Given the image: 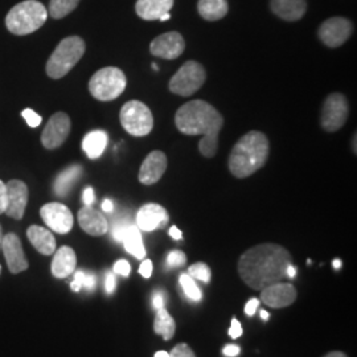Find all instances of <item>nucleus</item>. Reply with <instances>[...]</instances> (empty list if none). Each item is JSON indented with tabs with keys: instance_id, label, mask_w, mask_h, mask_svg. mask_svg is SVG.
I'll return each mask as SVG.
<instances>
[{
	"instance_id": "22",
	"label": "nucleus",
	"mask_w": 357,
	"mask_h": 357,
	"mask_svg": "<svg viewBox=\"0 0 357 357\" xmlns=\"http://www.w3.org/2000/svg\"><path fill=\"white\" fill-rule=\"evenodd\" d=\"M174 0H138L135 11L143 20H159L165 13H169Z\"/></svg>"
},
{
	"instance_id": "25",
	"label": "nucleus",
	"mask_w": 357,
	"mask_h": 357,
	"mask_svg": "<svg viewBox=\"0 0 357 357\" xmlns=\"http://www.w3.org/2000/svg\"><path fill=\"white\" fill-rule=\"evenodd\" d=\"M197 11L204 20L217 22L227 16L228 1L227 0H199Z\"/></svg>"
},
{
	"instance_id": "37",
	"label": "nucleus",
	"mask_w": 357,
	"mask_h": 357,
	"mask_svg": "<svg viewBox=\"0 0 357 357\" xmlns=\"http://www.w3.org/2000/svg\"><path fill=\"white\" fill-rule=\"evenodd\" d=\"M7 209V185L0 180V215L6 213Z\"/></svg>"
},
{
	"instance_id": "24",
	"label": "nucleus",
	"mask_w": 357,
	"mask_h": 357,
	"mask_svg": "<svg viewBox=\"0 0 357 357\" xmlns=\"http://www.w3.org/2000/svg\"><path fill=\"white\" fill-rule=\"evenodd\" d=\"M109 142L107 134L102 130H94L82 141V150L88 155L89 159H98L102 155Z\"/></svg>"
},
{
	"instance_id": "17",
	"label": "nucleus",
	"mask_w": 357,
	"mask_h": 357,
	"mask_svg": "<svg viewBox=\"0 0 357 357\" xmlns=\"http://www.w3.org/2000/svg\"><path fill=\"white\" fill-rule=\"evenodd\" d=\"M168 212L159 204L143 205L138 211L137 215V227L139 230L144 231H153L156 229H162L168 224Z\"/></svg>"
},
{
	"instance_id": "2",
	"label": "nucleus",
	"mask_w": 357,
	"mask_h": 357,
	"mask_svg": "<svg viewBox=\"0 0 357 357\" xmlns=\"http://www.w3.org/2000/svg\"><path fill=\"white\" fill-rule=\"evenodd\" d=\"M175 123L185 135H203L199 150L205 158H213L218 149V135L224 126V116L211 103L195 100L178 107Z\"/></svg>"
},
{
	"instance_id": "28",
	"label": "nucleus",
	"mask_w": 357,
	"mask_h": 357,
	"mask_svg": "<svg viewBox=\"0 0 357 357\" xmlns=\"http://www.w3.org/2000/svg\"><path fill=\"white\" fill-rule=\"evenodd\" d=\"M153 330L158 335L163 336L165 340H169V339L174 337L175 330H176L175 320L172 319V317L168 314V311L165 308L158 310L156 318L153 321Z\"/></svg>"
},
{
	"instance_id": "53",
	"label": "nucleus",
	"mask_w": 357,
	"mask_h": 357,
	"mask_svg": "<svg viewBox=\"0 0 357 357\" xmlns=\"http://www.w3.org/2000/svg\"><path fill=\"white\" fill-rule=\"evenodd\" d=\"M169 17H171V16H169V13H165L159 20H160V22H167V20H169Z\"/></svg>"
},
{
	"instance_id": "45",
	"label": "nucleus",
	"mask_w": 357,
	"mask_h": 357,
	"mask_svg": "<svg viewBox=\"0 0 357 357\" xmlns=\"http://www.w3.org/2000/svg\"><path fill=\"white\" fill-rule=\"evenodd\" d=\"M222 352H224V355H227V356H237V355L240 354V347H238V345H227Z\"/></svg>"
},
{
	"instance_id": "23",
	"label": "nucleus",
	"mask_w": 357,
	"mask_h": 357,
	"mask_svg": "<svg viewBox=\"0 0 357 357\" xmlns=\"http://www.w3.org/2000/svg\"><path fill=\"white\" fill-rule=\"evenodd\" d=\"M26 236L38 253L51 255L56 252V240L51 230L45 229L38 225H32L26 230Z\"/></svg>"
},
{
	"instance_id": "44",
	"label": "nucleus",
	"mask_w": 357,
	"mask_h": 357,
	"mask_svg": "<svg viewBox=\"0 0 357 357\" xmlns=\"http://www.w3.org/2000/svg\"><path fill=\"white\" fill-rule=\"evenodd\" d=\"M153 306L155 310L165 308V295H163V294L158 293L153 295Z\"/></svg>"
},
{
	"instance_id": "50",
	"label": "nucleus",
	"mask_w": 357,
	"mask_h": 357,
	"mask_svg": "<svg viewBox=\"0 0 357 357\" xmlns=\"http://www.w3.org/2000/svg\"><path fill=\"white\" fill-rule=\"evenodd\" d=\"M155 357H171L169 356V354H167L165 351H159V352H156L155 354Z\"/></svg>"
},
{
	"instance_id": "43",
	"label": "nucleus",
	"mask_w": 357,
	"mask_h": 357,
	"mask_svg": "<svg viewBox=\"0 0 357 357\" xmlns=\"http://www.w3.org/2000/svg\"><path fill=\"white\" fill-rule=\"evenodd\" d=\"M258 305H259V301H258V299H250V301L246 303V306H245V312H246V315L253 317L255 311H257V307H258Z\"/></svg>"
},
{
	"instance_id": "20",
	"label": "nucleus",
	"mask_w": 357,
	"mask_h": 357,
	"mask_svg": "<svg viewBox=\"0 0 357 357\" xmlns=\"http://www.w3.org/2000/svg\"><path fill=\"white\" fill-rule=\"evenodd\" d=\"M274 15L286 22H296L307 13V0H270Z\"/></svg>"
},
{
	"instance_id": "46",
	"label": "nucleus",
	"mask_w": 357,
	"mask_h": 357,
	"mask_svg": "<svg viewBox=\"0 0 357 357\" xmlns=\"http://www.w3.org/2000/svg\"><path fill=\"white\" fill-rule=\"evenodd\" d=\"M169 236H171L174 240H181L183 233L178 229V227L174 225V227L169 229Z\"/></svg>"
},
{
	"instance_id": "12",
	"label": "nucleus",
	"mask_w": 357,
	"mask_h": 357,
	"mask_svg": "<svg viewBox=\"0 0 357 357\" xmlns=\"http://www.w3.org/2000/svg\"><path fill=\"white\" fill-rule=\"evenodd\" d=\"M40 215L43 217L44 222L51 228L53 231L66 234L73 228V215L70 209L60 203H50L45 204L40 209Z\"/></svg>"
},
{
	"instance_id": "9",
	"label": "nucleus",
	"mask_w": 357,
	"mask_h": 357,
	"mask_svg": "<svg viewBox=\"0 0 357 357\" xmlns=\"http://www.w3.org/2000/svg\"><path fill=\"white\" fill-rule=\"evenodd\" d=\"M349 115V103L345 96L340 93H332L321 107L320 123L327 132H336L343 128Z\"/></svg>"
},
{
	"instance_id": "48",
	"label": "nucleus",
	"mask_w": 357,
	"mask_h": 357,
	"mask_svg": "<svg viewBox=\"0 0 357 357\" xmlns=\"http://www.w3.org/2000/svg\"><path fill=\"white\" fill-rule=\"evenodd\" d=\"M296 275V268H294L293 265L290 264L287 268H286V277L289 278H294Z\"/></svg>"
},
{
	"instance_id": "55",
	"label": "nucleus",
	"mask_w": 357,
	"mask_h": 357,
	"mask_svg": "<svg viewBox=\"0 0 357 357\" xmlns=\"http://www.w3.org/2000/svg\"><path fill=\"white\" fill-rule=\"evenodd\" d=\"M0 270H1V268H0Z\"/></svg>"
},
{
	"instance_id": "14",
	"label": "nucleus",
	"mask_w": 357,
	"mask_h": 357,
	"mask_svg": "<svg viewBox=\"0 0 357 357\" xmlns=\"http://www.w3.org/2000/svg\"><path fill=\"white\" fill-rule=\"evenodd\" d=\"M1 249L11 273L19 274L28 268L29 265L22 246V241L15 233H8L3 237Z\"/></svg>"
},
{
	"instance_id": "5",
	"label": "nucleus",
	"mask_w": 357,
	"mask_h": 357,
	"mask_svg": "<svg viewBox=\"0 0 357 357\" xmlns=\"http://www.w3.org/2000/svg\"><path fill=\"white\" fill-rule=\"evenodd\" d=\"M85 51L86 44L79 36L65 38L53 51L47 63V75L52 79H60L66 76L82 59Z\"/></svg>"
},
{
	"instance_id": "16",
	"label": "nucleus",
	"mask_w": 357,
	"mask_h": 357,
	"mask_svg": "<svg viewBox=\"0 0 357 357\" xmlns=\"http://www.w3.org/2000/svg\"><path fill=\"white\" fill-rule=\"evenodd\" d=\"M167 156L162 151H153L146 156L142 163L138 178L144 185H153L158 183L166 172Z\"/></svg>"
},
{
	"instance_id": "33",
	"label": "nucleus",
	"mask_w": 357,
	"mask_h": 357,
	"mask_svg": "<svg viewBox=\"0 0 357 357\" xmlns=\"http://www.w3.org/2000/svg\"><path fill=\"white\" fill-rule=\"evenodd\" d=\"M130 224H131V222H128V218H122V220H119V221H115L114 225H113V230H112L115 241L122 243L123 234H125V231L128 229V227Z\"/></svg>"
},
{
	"instance_id": "7",
	"label": "nucleus",
	"mask_w": 357,
	"mask_h": 357,
	"mask_svg": "<svg viewBox=\"0 0 357 357\" xmlns=\"http://www.w3.org/2000/svg\"><path fill=\"white\" fill-rule=\"evenodd\" d=\"M122 128L134 137H146L153 128V116L147 105L141 101H128L119 113Z\"/></svg>"
},
{
	"instance_id": "6",
	"label": "nucleus",
	"mask_w": 357,
	"mask_h": 357,
	"mask_svg": "<svg viewBox=\"0 0 357 357\" xmlns=\"http://www.w3.org/2000/svg\"><path fill=\"white\" fill-rule=\"evenodd\" d=\"M128 85L125 73L115 66H106L96 72L90 78V94L102 102L116 100Z\"/></svg>"
},
{
	"instance_id": "51",
	"label": "nucleus",
	"mask_w": 357,
	"mask_h": 357,
	"mask_svg": "<svg viewBox=\"0 0 357 357\" xmlns=\"http://www.w3.org/2000/svg\"><path fill=\"white\" fill-rule=\"evenodd\" d=\"M332 265H333V268H342V261H340V259H335Z\"/></svg>"
},
{
	"instance_id": "39",
	"label": "nucleus",
	"mask_w": 357,
	"mask_h": 357,
	"mask_svg": "<svg viewBox=\"0 0 357 357\" xmlns=\"http://www.w3.org/2000/svg\"><path fill=\"white\" fill-rule=\"evenodd\" d=\"M96 284H97V278H96V275L94 274H90V273H85V275H84V282H82V287H85L86 290H94V287H96Z\"/></svg>"
},
{
	"instance_id": "13",
	"label": "nucleus",
	"mask_w": 357,
	"mask_h": 357,
	"mask_svg": "<svg viewBox=\"0 0 357 357\" xmlns=\"http://www.w3.org/2000/svg\"><path fill=\"white\" fill-rule=\"evenodd\" d=\"M185 50L184 38L178 32H167L153 38L150 44V52L155 57L165 60H175Z\"/></svg>"
},
{
	"instance_id": "19",
	"label": "nucleus",
	"mask_w": 357,
	"mask_h": 357,
	"mask_svg": "<svg viewBox=\"0 0 357 357\" xmlns=\"http://www.w3.org/2000/svg\"><path fill=\"white\" fill-rule=\"evenodd\" d=\"M78 222L84 231L94 237L103 236L109 229L107 220L103 217L101 212L93 209L91 206H84L78 212Z\"/></svg>"
},
{
	"instance_id": "1",
	"label": "nucleus",
	"mask_w": 357,
	"mask_h": 357,
	"mask_svg": "<svg viewBox=\"0 0 357 357\" xmlns=\"http://www.w3.org/2000/svg\"><path fill=\"white\" fill-rule=\"evenodd\" d=\"M291 255L277 243H261L246 250L238 261L243 281L255 290H262L286 277Z\"/></svg>"
},
{
	"instance_id": "3",
	"label": "nucleus",
	"mask_w": 357,
	"mask_h": 357,
	"mask_svg": "<svg viewBox=\"0 0 357 357\" xmlns=\"http://www.w3.org/2000/svg\"><path fill=\"white\" fill-rule=\"evenodd\" d=\"M268 137L261 131H249L237 142L229 155L230 172L236 178L252 176L266 165L268 158Z\"/></svg>"
},
{
	"instance_id": "18",
	"label": "nucleus",
	"mask_w": 357,
	"mask_h": 357,
	"mask_svg": "<svg viewBox=\"0 0 357 357\" xmlns=\"http://www.w3.org/2000/svg\"><path fill=\"white\" fill-rule=\"evenodd\" d=\"M262 302L271 308H283L293 305L296 299V290L290 283H274L262 289Z\"/></svg>"
},
{
	"instance_id": "10",
	"label": "nucleus",
	"mask_w": 357,
	"mask_h": 357,
	"mask_svg": "<svg viewBox=\"0 0 357 357\" xmlns=\"http://www.w3.org/2000/svg\"><path fill=\"white\" fill-rule=\"evenodd\" d=\"M354 32L352 23L345 17H331L327 19L318 31L320 41L327 45L328 48H339L344 44L348 38H351Z\"/></svg>"
},
{
	"instance_id": "31",
	"label": "nucleus",
	"mask_w": 357,
	"mask_h": 357,
	"mask_svg": "<svg viewBox=\"0 0 357 357\" xmlns=\"http://www.w3.org/2000/svg\"><path fill=\"white\" fill-rule=\"evenodd\" d=\"M188 274L191 275L192 278H196V280L205 282V283L211 281V268H208V265H205L203 262L192 265L188 270Z\"/></svg>"
},
{
	"instance_id": "35",
	"label": "nucleus",
	"mask_w": 357,
	"mask_h": 357,
	"mask_svg": "<svg viewBox=\"0 0 357 357\" xmlns=\"http://www.w3.org/2000/svg\"><path fill=\"white\" fill-rule=\"evenodd\" d=\"M171 357H195V354L192 351L191 348L187 344H178L172 352L169 354Z\"/></svg>"
},
{
	"instance_id": "26",
	"label": "nucleus",
	"mask_w": 357,
	"mask_h": 357,
	"mask_svg": "<svg viewBox=\"0 0 357 357\" xmlns=\"http://www.w3.org/2000/svg\"><path fill=\"white\" fill-rule=\"evenodd\" d=\"M82 175V167L75 165L64 169L54 181V193L60 197L68 195Z\"/></svg>"
},
{
	"instance_id": "27",
	"label": "nucleus",
	"mask_w": 357,
	"mask_h": 357,
	"mask_svg": "<svg viewBox=\"0 0 357 357\" xmlns=\"http://www.w3.org/2000/svg\"><path fill=\"white\" fill-rule=\"evenodd\" d=\"M122 243L125 245V249L128 253L134 255L135 258L143 259L146 257V249L142 240L141 230L137 225H132V224L128 225V229L123 234Z\"/></svg>"
},
{
	"instance_id": "47",
	"label": "nucleus",
	"mask_w": 357,
	"mask_h": 357,
	"mask_svg": "<svg viewBox=\"0 0 357 357\" xmlns=\"http://www.w3.org/2000/svg\"><path fill=\"white\" fill-rule=\"evenodd\" d=\"M102 209L105 212H107V213H112V212H113V209H114V204H113V202H112V200H109V199H106V200L102 203Z\"/></svg>"
},
{
	"instance_id": "34",
	"label": "nucleus",
	"mask_w": 357,
	"mask_h": 357,
	"mask_svg": "<svg viewBox=\"0 0 357 357\" xmlns=\"http://www.w3.org/2000/svg\"><path fill=\"white\" fill-rule=\"evenodd\" d=\"M23 118L26 119V123H28V126H31V128H38L40 126V123H41V116L36 113V112H33V110H31V109H26L23 113Z\"/></svg>"
},
{
	"instance_id": "52",
	"label": "nucleus",
	"mask_w": 357,
	"mask_h": 357,
	"mask_svg": "<svg viewBox=\"0 0 357 357\" xmlns=\"http://www.w3.org/2000/svg\"><path fill=\"white\" fill-rule=\"evenodd\" d=\"M261 318L264 320H268V318H270V315H268V312H266V311H261Z\"/></svg>"
},
{
	"instance_id": "36",
	"label": "nucleus",
	"mask_w": 357,
	"mask_h": 357,
	"mask_svg": "<svg viewBox=\"0 0 357 357\" xmlns=\"http://www.w3.org/2000/svg\"><path fill=\"white\" fill-rule=\"evenodd\" d=\"M114 273L122 275V277H128L130 273H131V266H130V264H128V261L121 259V261L115 262Z\"/></svg>"
},
{
	"instance_id": "41",
	"label": "nucleus",
	"mask_w": 357,
	"mask_h": 357,
	"mask_svg": "<svg viewBox=\"0 0 357 357\" xmlns=\"http://www.w3.org/2000/svg\"><path fill=\"white\" fill-rule=\"evenodd\" d=\"M115 286H116V282H115V275L113 273H107L106 274V280H105V289L109 294L114 293Z\"/></svg>"
},
{
	"instance_id": "40",
	"label": "nucleus",
	"mask_w": 357,
	"mask_h": 357,
	"mask_svg": "<svg viewBox=\"0 0 357 357\" xmlns=\"http://www.w3.org/2000/svg\"><path fill=\"white\" fill-rule=\"evenodd\" d=\"M153 262L150 259L143 261V264H142L141 268H139V273H141L142 277L150 278L153 275Z\"/></svg>"
},
{
	"instance_id": "15",
	"label": "nucleus",
	"mask_w": 357,
	"mask_h": 357,
	"mask_svg": "<svg viewBox=\"0 0 357 357\" xmlns=\"http://www.w3.org/2000/svg\"><path fill=\"white\" fill-rule=\"evenodd\" d=\"M7 216L22 220L28 203V187L22 180H10L7 184Z\"/></svg>"
},
{
	"instance_id": "29",
	"label": "nucleus",
	"mask_w": 357,
	"mask_h": 357,
	"mask_svg": "<svg viewBox=\"0 0 357 357\" xmlns=\"http://www.w3.org/2000/svg\"><path fill=\"white\" fill-rule=\"evenodd\" d=\"M81 0H51L48 7V15L53 19L59 20L73 13Z\"/></svg>"
},
{
	"instance_id": "11",
	"label": "nucleus",
	"mask_w": 357,
	"mask_h": 357,
	"mask_svg": "<svg viewBox=\"0 0 357 357\" xmlns=\"http://www.w3.org/2000/svg\"><path fill=\"white\" fill-rule=\"evenodd\" d=\"M70 132V118L63 112L52 115L43 130L41 143L45 149L54 150L64 144Z\"/></svg>"
},
{
	"instance_id": "49",
	"label": "nucleus",
	"mask_w": 357,
	"mask_h": 357,
	"mask_svg": "<svg viewBox=\"0 0 357 357\" xmlns=\"http://www.w3.org/2000/svg\"><path fill=\"white\" fill-rule=\"evenodd\" d=\"M324 357H347V355L343 352H331V354H328Z\"/></svg>"
},
{
	"instance_id": "54",
	"label": "nucleus",
	"mask_w": 357,
	"mask_h": 357,
	"mask_svg": "<svg viewBox=\"0 0 357 357\" xmlns=\"http://www.w3.org/2000/svg\"><path fill=\"white\" fill-rule=\"evenodd\" d=\"M1 240H3V230H1V227H0V246H1Z\"/></svg>"
},
{
	"instance_id": "30",
	"label": "nucleus",
	"mask_w": 357,
	"mask_h": 357,
	"mask_svg": "<svg viewBox=\"0 0 357 357\" xmlns=\"http://www.w3.org/2000/svg\"><path fill=\"white\" fill-rule=\"evenodd\" d=\"M180 286L184 290V294L187 298H190L193 302H199L202 301V291L199 289V286L196 284V282L193 281L190 274H181L180 275Z\"/></svg>"
},
{
	"instance_id": "8",
	"label": "nucleus",
	"mask_w": 357,
	"mask_h": 357,
	"mask_svg": "<svg viewBox=\"0 0 357 357\" xmlns=\"http://www.w3.org/2000/svg\"><path fill=\"white\" fill-rule=\"evenodd\" d=\"M206 72L197 61H187L169 79V91L181 97H190L204 85Z\"/></svg>"
},
{
	"instance_id": "21",
	"label": "nucleus",
	"mask_w": 357,
	"mask_h": 357,
	"mask_svg": "<svg viewBox=\"0 0 357 357\" xmlns=\"http://www.w3.org/2000/svg\"><path fill=\"white\" fill-rule=\"evenodd\" d=\"M76 265L77 257L75 250L69 246H63L54 253L52 261V274L56 278H66L75 271Z\"/></svg>"
},
{
	"instance_id": "38",
	"label": "nucleus",
	"mask_w": 357,
	"mask_h": 357,
	"mask_svg": "<svg viewBox=\"0 0 357 357\" xmlns=\"http://www.w3.org/2000/svg\"><path fill=\"white\" fill-rule=\"evenodd\" d=\"M230 337L233 339H238L241 335H243V327H241V323L237 319L231 320V326L229 328Z\"/></svg>"
},
{
	"instance_id": "42",
	"label": "nucleus",
	"mask_w": 357,
	"mask_h": 357,
	"mask_svg": "<svg viewBox=\"0 0 357 357\" xmlns=\"http://www.w3.org/2000/svg\"><path fill=\"white\" fill-rule=\"evenodd\" d=\"M94 191H93V188L91 187H88L85 191H84V195H82V200H84V204L86 205V206H90V205L94 203Z\"/></svg>"
},
{
	"instance_id": "32",
	"label": "nucleus",
	"mask_w": 357,
	"mask_h": 357,
	"mask_svg": "<svg viewBox=\"0 0 357 357\" xmlns=\"http://www.w3.org/2000/svg\"><path fill=\"white\" fill-rule=\"evenodd\" d=\"M185 262H187V257L180 250H174L167 255L168 268H181L185 265Z\"/></svg>"
},
{
	"instance_id": "4",
	"label": "nucleus",
	"mask_w": 357,
	"mask_h": 357,
	"mask_svg": "<svg viewBox=\"0 0 357 357\" xmlns=\"http://www.w3.org/2000/svg\"><path fill=\"white\" fill-rule=\"evenodd\" d=\"M48 11L38 0H26L16 4L6 16L7 29L16 36L36 32L45 24Z\"/></svg>"
}]
</instances>
